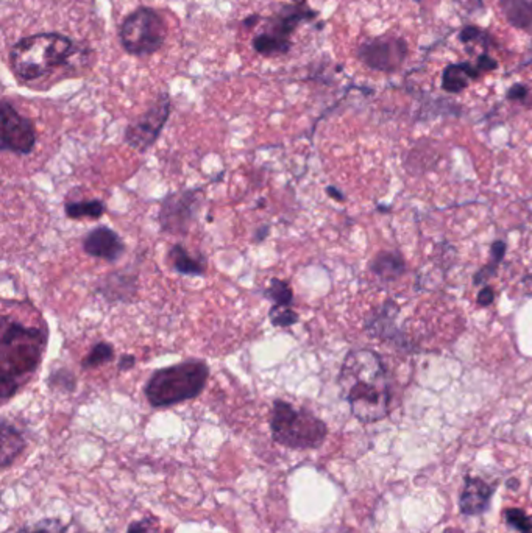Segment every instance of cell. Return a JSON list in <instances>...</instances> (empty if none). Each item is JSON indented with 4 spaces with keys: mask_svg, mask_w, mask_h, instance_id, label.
<instances>
[{
    "mask_svg": "<svg viewBox=\"0 0 532 533\" xmlns=\"http://www.w3.org/2000/svg\"><path fill=\"white\" fill-rule=\"evenodd\" d=\"M200 195L198 190H180L167 195L159 207V225L169 234L183 236L196 220Z\"/></svg>",
    "mask_w": 532,
    "mask_h": 533,
    "instance_id": "30bf717a",
    "label": "cell"
},
{
    "mask_svg": "<svg viewBox=\"0 0 532 533\" xmlns=\"http://www.w3.org/2000/svg\"><path fill=\"white\" fill-rule=\"evenodd\" d=\"M2 151L28 155L36 145L32 120L22 116L8 101H2Z\"/></svg>",
    "mask_w": 532,
    "mask_h": 533,
    "instance_id": "8fae6325",
    "label": "cell"
},
{
    "mask_svg": "<svg viewBox=\"0 0 532 533\" xmlns=\"http://www.w3.org/2000/svg\"><path fill=\"white\" fill-rule=\"evenodd\" d=\"M209 367L200 359H188L153 373L147 381V401L157 408H172L190 401L202 393L209 379Z\"/></svg>",
    "mask_w": 532,
    "mask_h": 533,
    "instance_id": "277c9868",
    "label": "cell"
},
{
    "mask_svg": "<svg viewBox=\"0 0 532 533\" xmlns=\"http://www.w3.org/2000/svg\"><path fill=\"white\" fill-rule=\"evenodd\" d=\"M64 213L69 219H101L107 213V206L101 200H77L68 201L64 206Z\"/></svg>",
    "mask_w": 532,
    "mask_h": 533,
    "instance_id": "d6986e66",
    "label": "cell"
},
{
    "mask_svg": "<svg viewBox=\"0 0 532 533\" xmlns=\"http://www.w3.org/2000/svg\"><path fill=\"white\" fill-rule=\"evenodd\" d=\"M97 292L109 303L130 302L138 292V278L127 271L109 273L101 279Z\"/></svg>",
    "mask_w": 532,
    "mask_h": 533,
    "instance_id": "5bb4252c",
    "label": "cell"
},
{
    "mask_svg": "<svg viewBox=\"0 0 532 533\" xmlns=\"http://www.w3.org/2000/svg\"><path fill=\"white\" fill-rule=\"evenodd\" d=\"M507 101H517V103H531V89L528 88L523 83H515L509 91H507Z\"/></svg>",
    "mask_w": 532,
    "mask_h": 533,
    "instance_id": "4316f807",
    "label": "cell"
},
{
    "mask_svg": "<svg viewBox=\"0 0 532 533\" xmlns=\"http://www.w3.org/2000/svg\"><path fill=\"white\" fill-rule=\"evenodd\" d=\"M173 271L184 277H203L206 271V259L203 256H194L184 248L183 245H173L169 251Z\"/></svg>",
    "mask_w": 532,
    "mask_h": 533,
    "instance_id": "2e32d148",
    "label": "cell"
},
{
    "mask_svg": "<svg viewBox=\"0 0 532 533\" xmlns=\"http://www.w3.org/2000/svg\"><path fill=\"white\" fill-rule=\"evenodd\" d=\"M503 520L519 533H532V514L526 513L521 508H506L503 512Z\"/></svg>",
    "mask_w": 532,
    "mask_h": 533,
    "instance_id": "603a6c76",
    "label": "cell"
},
{
    "mask_svg": "<svg viewBox=\"0 0 532 533\" xmlns=\"http://www.w3.org/2000/svg\"><path fill=\"white\" fill-rule=\"evenodd\" d=\"M481 76L476 64L469 61L450 64L442 72V89L450 94H459L463 89L469 88L470 83L475 82Z\"/></svg>",
    "mask_w": 532,
    "mask_h": 533,
    "instance_id": "9a60e30c",
    "label": "cell"
},
{
    "mask_svg": "<svg viewBox=\"0 0 532 533\" xmlns=\"http://www.w3.org/2000/svg\"><path fill=\"white\" fill-rule=\"evenodd\" d=\"M326 190H328V194H330L333 198H336V200L339 201L343 200V195L341 194V190H337L336 188H328Z\"/></svg>",
    "mask_w": 532,
    "mask_h": 533,
    "instance_id": "d6a6232c",
    "label": "cell"
},
{
    "mask_svg": "<svg viewBox=\"0 0 532 533\" xmlns=\"http://www.w3.org/2000/svg\"><path fill=\"white\" fill-rule=\"evenodd\" d=\"M169 116H171V97L167 93H163L158 95V99L146 113L127 126L124 136L125 142L140 153L149 150L159 138Z\"/></svg>",
    "mask_w": 532,
    "mask_h": 533,
    "instance_id": "9c48e42d",
    "label": "cell"
},
{
    "mask_svg": "<svg viewBox=\"0 0 532 533\" xmlns=\"http://www.w3.org/2000/svg\"><path fill=\"white\" fill-rule=\"evenodd\" d=\"M409 55V45L403 36L386 33L362 43L356 57L366 68L381 74H393L405 64Z\"/></svg>",
    "mask_w": 532,
    "mask_h": 533,
    "instance_id": "ba28073f",
    "label": "cell"
},
{
    "mask_svg": "<svg viewBox=\"0 0 532 533\" xmlns=\"http://www.w3.org/2000/svg\"><path fill=\"white\" fill-rule=\"evenodd\" d=\"M83 251L91 257H97L107 262H117L124 253L125 245L121 236L109 226H97L83 238Z\"/></svg>",
    "mask_w": 532,
    "mask_h": 533,
    "instance_id": "7c38bea8",
    "label": "cell"
},
{
    "mask_svg": "<svg viewBox=\"0 0 532 533\" xmlns=\"http://www.w3.org/2000/svg\"><path fill=\"white\" fill-rule=\"evenodd\" d=\"M444 533H465L463 529H459V527H448V529H445Z\"/></svg>",
    "mask_w": 532,
    "mask_h": 533,
    "instance_id": "836d02e7",
    "label": "cell"
},
{
    "mask_svg": "<svg viewBox=\"0 0 532 533\" xmlns=\"http://www.w3.org/2000/svg\"><path fill=\"white\" fill-rule=\"evenodd\" d=\"M476 68L484 76V74H488V72H494V70L498 69V61L494 57H490L488 53H481L478 57V60H476Z\"/></svg>",
    "mask_w": 532,
    "mask_h": 533,
    "instance_id": "f1b7e54d",
    "label": "cell"
},
{
    "mask_svg": "<svg viewBox=\"0 0 532 533\" xmlns=\"http://www.w3.org/2000/svg\"><path fill=\"white\" fill-rule=\"evenodd\" d=\"M76 44L60 33H39L20 39L12 47L10 64L20 82H33L68 63Z\"/></svg>",
    "mask_w": 532,
    "mask_h": 533,
    "instance_id": "3957f363",
    "label": "cell"
},
{
    "mask_svg": "<svg viewBox=\"0 0 532 533\" xmlns=\"http://www.w3.org/2000/svg\"><path fill=\"white\" fill-rule=\"evenodd\" d=\"M49 333L45 327H27L20 321L2 317L0 340V398L12 400L27 379L38 370Z\"/></svg>",
    "mask_w": 532,
    "mask_h": 533,
    "instance_id": "7a4b0ae2",
    "label": "cell"
},
{
    "mask_svg": "<svg viewBox=\"0 0 532 533\" xmlns=\"http://www.w3.org/2000/svg\"><path fill=\"white\" fill-rule=\"evenodd\" d=\"M134 365H136V358H134L133 354H125V356H122L121 360H119V364H117V370L124 373V371L133 370Z\"/></svg>",
    "mask_w": 532,
    "mask_h": 533,
    "instance_id": "f546056e",
    "label": "cell"
},
{
    "mask_svg": "<svg viewBox=\"0 0 532 533\" xmlns=\"http://www.w3.org/2000/svg\"><path fill=\"white\" fill-rule=\"evenodd\" d=\"M269 232H270L269 226H261V228H258V231L254 234V242H264L267 236H269Z\"/></svg>",
    "mask_w": 532,
    "mask_h": 533,
    "instance_id": "1f68e13d",
    "label": "cell"
},
{
    "mask_svg": "<svg viewBox=\"0 0 532 533\" xmlns=\"http://www.w3.org/2000/svg\"><path fill=\"white\" fill-rule=\"evenodd\" d=\"M127 533H157V521L153 518L136 521L132 526L128 527Z\"/></svg>",
    "mask_w": 532,
    "mask_h": 533,
    "instance_id": "83f0119b",
    "label": "cell"
},
{
    "mask_svg": "<svg viewBox=\"0 0 532 533\" xmlns=\"http://www.w3.org/2000/svg\"><path fill=\"white\" fill-rule=\"evenodd\" d=\"M264 298L269 302H272V306L275 308H292L294 303V290L289 281L273 278L270 281V286L264 290Z\"/></svg>",
    "mask_w": 532,
    "mask_h": 533,
    "instance_id": "44dd1931",
    "label": "cell"
},
{
    "mask_svg": "<svg viewBox=\"0 0 532 533\" xmlns=\"http://www.w3.org/2000/svg\"><path fill=\"white\" fill-rule=\"evenodd\" d=\"M113 359H115V346L109 342H99L83 359L82 368L83 370H93L101 365L109 364Z\"/></svg>",
    "mask_w": 532,
    "mask_h": 533,
    "instance_id": "7402d4cb",
    "label": "cell"
},
{
    "mask_svg": "<svg viewBox=\"0 0 532 533\" xmlns=\"http://www.w3.org/2000/svg\"><path fill=\"white\" fill-rule=\"evenodd\" d=\"M317 12L306 0H292L270 18L262 20L261 32L254 38V49L262 57H278L291 51L292 36L302 22L312 20Z\"/></svg>",
    "mask_w": 532,
    "mask_h": 533,
    "instance_id": "8992f818",
    "label": "cell"
},
{
    "mask_svg": "<svg viewBox=\"0 0 532 533\" xmlns=\"http://www.w3.org/2000/svg\"><path fill=\"white\" fill-rule=\"evenodd\" d=\"M494 290L490 289V287H486V289H482L481 294L478 295V304L486 308L490 303L494 302Z\"/></svg>",
    "mask_w": 532,
    "mask_h": 533,
    "instance_id": "4dcf8cb0",
    "label": "cell"
},
{
    "mask_svg": "<svg viewBox=\"0 0 532 533\" xmlns=\"http://www.w3.org/2000/svg\"><path fill=\"white\" fill-rule=\"evenodd\" d=\"M459 39L463 44L469 43H481L482 47H492L495 45V39L490 33L482 30L480 27L467 26L463 32L459 33Z\"/></svg>",
    "mask_w": 532,
    "mask_h": 533,
    "instance_id": "cb8c5ba5",
    "label": "cell"
},
{
    "mask_svg": "<svg viewBox=\"0 0 532 533\" xmlns=\"http://www.w3.org/2000/svg\"><path fill=\"white\" fill-rule=\"evenodd\" d=\"M494 491V487L488 485L486 481H482L481 477H465L463 495L459 499V508L463 514L476 516V514L484 513L490 505Z\"/></svg>",
    "mask_w": 532,
    "mask_h": 533,
    "instance_id": "4fadbf2b",
    "label": "cell"
},
{
    "mask_svg": "<svg viewBox=\"0 0 532 533\" xmlns=\"http://www.w3.org/2000/svg\"><path fill=\"white\" fill-rule=\"evenodd\" d=\"M507 24L517 30L532 28V0H498Z\"/></svg>",
    "mask_w": 532,
    "mask_h": 533,
    "instance_id": "e0dca14e",
    "label": "cell"
},
{
    "mask_svg": "<svg viewBox=\"0 0 532 533\" xmlns=\"http://www.w3.org/2000/svg\"><path fill=\"white\" fill-rule=\"evenodd\" d=\"M14 533H64V527L60 521L44 520L38 522V524L24 527V529H20V530Z\"/></svg>",
    "mask_w": 532,
    "mask_h": 533,
    "instance_id": "484cf974",
    "label": "cell"
},
{
    "mask_svg": "<svg viewBox=\"0 0 532 533\" xmlns=\"http://www.w3.org/2000/svg\"><path fill=\"white\" fill-rule=\"evenodd\" d=\"M269 319L275 327H291L298 323V314L292 308H275L269 311Z\"/></svg>",
    "mask_w": 532,
    "mask_h": 533,
    "instance_id": "d4e9b609",
    "label": "cell"
},
{
    "mask_svg": "<svg viewBox=\"0 0 532 533\" xmlns=\"http://www.w3.org/2000/svg\"><path fill=\"white\" fill-rule=\"evenodd\" d=\"M339 385L351 414L361 423L384 420L391 412V383L386 367L376 352L350 351L341 367Z\"/></svg>",
    "mask_w": 532,
    "mask_h": 533,
    "instance_id": "6da1fadb",
    "label": "cell"
},
{
    "mask_svg": "<svg viewBox=\"0 0 532 533\" xmlns=\"http://www.w3.org/2000/svg\"><path fill=\"white\" fill-rule=\"evenodd\" d=\"M273 441L289 449L306 451L324 445L328 427L308 408H297L291 402L277 400L270 412Z\"/></svg>",
    "mask_w": 532,
    "mask_h": 533,
    "instance_id": "5b68a950",
    "label": "cell"
},
{
    "mask_svg": "<svg viewBox=\"0 0 532 533\" xmlns=\"http://www.w3.org/2000/svg\"><path fill=\"white\" fill-rule=\"evenodd\" d=\"M26 448V439L22 432H20L13 424H10L7 420H2V452H0V460H2V468H7L13 464L16 457Z\"/></svg>",
    "mask_w": 532,
    "mask_h": 533,
    "instance_id": "ac0fdd59",
    "label": "cell"
},
{
    "mask_svg": "<svg viewBox=\"0 0 532 533\" xmlns=\"http://www.w3.org/2000/svg\"><path fill=\"white\" fill-rule=\"evenodd\" d=\"M167 26L153 8L141 7L128 14L121 27V44L133 57H149L165 44Z\"/></svg>",
    "mask_w": 532,
    "mask_h": 533,
    "instance_id": "52a82bcc",
    "label": "cell"
},
{
    "mask_svg": "<svg viewBox=\"0 0 532 533\" xmlns=\"http://www.w3.org/2000/svg\"><path fill=\"white\" fill-rule=\"evenodd\" d=\"M372 271L386 281H392L405 271V263L397 254L381 253L372 262Z\"/></svg>",
    "mask_w": 532,
    "mask_h": 533,
    "instance_id": "ffe728a7",
    "label": "cell"
}]
</instances>
